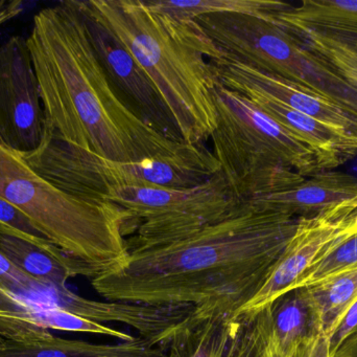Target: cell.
Returning <instances> with one entry per match:
<instances>
[{
	"mask_svg": "<svg viewBox=\"0 0 357 357\" xmlns=\"http://www.w3.org/2000/svg\"><path fill=\"white\" fill-rule=\"evenodd\" d=\"M75 3L107 77L121 101L151 128L173 142L184 143L173 115L150 75L105 25L79 6V0Z\"/></svg>",
	"mask_w": 357,
	"mask_h": 357,
	"instance_id": "8fae6325",
	"label": "cell"
},
{
	"mask_svg": "<svg viewBox=\"0 0 357 357\" xmlns=\"http://www.w3.org/2000/svg\"><path fill=\"white\" fill-rule=\"evenodd\" d=\"M357 195V178L344 172L322 171L300 178L289 188L245 201L259 211L312 218Z\"/></svg>",
	"mask_w": 357,
	"mask_h": 357,
	"instance_id": "4fadbf2b",
	"label": "cell"
},
{
	"mask_svg": "<svg viewBox=\"0 0 357 357\" xmlns=\"http://www.w3.org/2000/svg\"><path fill=\"white\" fill-rule=\"evenodd\" d=\"M146 2L155 10L167 13L178 20H195L197 17L216 13H239L272 18L276 13L293 8L291 4L274 0H152Z\"/></svg>",
	"mask_w": 357,
	"mask_h": 357,
	"instance_id": "44dd1931",
	"label": "cell"
},
{
	"mask_svg": "<svg viewBox=\"0 0 357 357\" xmlns=\"http://www.w3.org/2000/svg\"><path fill=\"white\" fill-rule=\"evenodd\" d=\"M294 138L308 147L319 170L331 171L357 155V142L337 133L322 122L289 108L277 101L255 94H243Z\"/></svg>",
	"mask_w": 357,
	"mask_h": 357,
	"instance_id": "5bb4252c",
	"label": "cell"
},
{
	"mask_svg": "<svg viewBox=\"0 0 357 357\" xmlns=\"http://www.w3.org/2000/svg\"><path fill=\"white\" fill-rule=\"evenodd\" d=\"M326 61L337 73L357 88V62L340 54L328 52H314Z\"/></svg>",
	"mask_w": 357,
	"mask_h": 357,
	"instance_id": "4316f807",
	"label": "cell"
},
{
	"mask_svg": "<svg viewBox=\"0 0 357 357\" xmlns=\"http://www.w3.org/2000/svg\"><path fill=\"white\" fill-rule=\"evenodd\" d=\"M0 232L10 233L38 245H52L20 210L0 197Z\"/></svg>",
	"mask_w": 357,
	"mask_h": 357,
	"instance_id": "d4e9b609",
	"label": "cell"
},
{
	"mask_svg": "<svg viewBox=\"0 0 357 357\" xmlns=\"http://www.w3.org/2000/svg\"><path fill=\"white\" fill-rule=\"evenodd\" d=\"M308 289L323 335L331 339L357 302V262Z\"/></svg>",
	"mask_w": 357,
	"mask_h": 357,
	"instance_id": "ffe728a7",
	"label": "cell"
},
{
	"mask_svg": "<svg viewBox=\"0 0 357 357\" xmlns=\"http://www.w3.org/2000/svg\"><path fill=\"white\" fill-rule=\"evenodd\" d=\"M0 357H167V350L142 337L119 344H92L54 337L36 329L16 339L0 340Z\"/></svg>",
	"mask_w": 357,
	"mask_h": 357,
	"instance_id": "9a60e30c",
	"label": "cell"
},
{
	"mask_svg": "<svg viewBox=\"0 0 357 357\" xmlns=\"http://www.w3.org/2000/svg\"><path fill=\"white\" fill-rule=\"evenodd\" d=\"M46 130L45 111L27 40L0 46V140L19 154L33 152Z\"/></svg>",
	"mask_w": 357,
	"mask_h": 357,
	"instance_id": "30bf717a",
	"label": "cell"
},
{
	"mask_svg": "<svg viewBox=\"0 0 357 357\" xmlns=\"http://www.w3.org/2000/svg\"><path fill=\"white\" fill-rule=\"evenodd\" d=\"M357 232V195L333 205L312 218H299L297 231L281 257L253 295L233 314L249 319L270 307L281 296L293 291L304 272L333 243Z\"/></svg>",
	"mask_w": 357,
	"mask_h": 357,
	"instance_id": "9c48e42d",
	"label": "cell"
},
{
	"mask_svg": "<svg viewBox=\"0 0 357 357\" xmlns=\"http://www.w3.org/2000/svg\"><path fill=\"white\" fill-rule=\"evenodd\" d=\"M357 262V232L317 260L299 279L294 289H310ZM293 289V291H294Z\"/></svg>",
	"mask_w": 357,
	"mask_h": 357,
	"instance_id": "603a6c76",
	"label": "cell"
},
{
	"mask_svg": "<svg viewBox=\"0 0 357 357\" xmlns=\"http://www.w3.org/2000/svg\"><path fill=\"white\" fill-rule=\"evenodd\" d=\"M100 201L114 203L131 221L139 222L135 236L127 241L129 253L186 238L224 219L241 203L220 172L192 188L121 187Z\"/></svg>",
	"mask_w": 357,
	"mask_h": 357,
	"instance_id": "ba28073f",
	"label": "cell"
},
{
	"mask_svg": "<svg viewBox=\"0 0 357 357\" xmlns=\"http://www.w3.org/2000/svg\"><path fill=\"white\" fill-rule=\"evenodd\" d=\"M210 62L218 82L225 87L241 94H255L272 99L357 142V117L328 96L280 75L254 68L224 54L211 59Z\"/></svg>",
	"mask_w": 357,
	"mask_h": 357,
	"instance_id": "7c38bea8",
	"label": "cell"
},
{
	"mask_svg": "<svg viewBox=\"0 0 357 357\" xmlns=\"http://www.w3.org/2000/svg\"><path fill=\"white\" fill-rule=\"evenodd\" d=\"M195 21L225 56L312 88L357 117V88L274 16L216 13Z\"/></svg>",
	"mask_w": 357,
	"mask_h": 357,
	"instance_id": "52a82bcc",
	"label": "cell"
},
{
	"mask_svg": "<svg viewBox=\"0 0 357 357\" xmlns=\"http://www.w3.org/2000/svg\"><path fill=\"white\" fill-rule=\"evenodd\" d=\"M0 253L23 274L48 289L66 287L67 281L77 276L93 278L87 266L54 245H38L10 233L0 232Z\"/></svg>",
	"mask_w": 357,
	"mask_h": 357,
	"instance_id": "e0dca14e",
	"label": "cell"
},
{
	"mask_svg": "<svg viewBox=\"0 0 357 357\" xmlns=\"http://www.w3.org/2000/svg\"><path fill=\"white\" fill-rule=\"evenodd\" d=\"M0 197L20 210L65 255L87 266L92 279L127 262L125 236L131 221L127 212L108 201H85L59 190L1 140Z\"/></svg>",
	"mask_w": 357,
	"mask_h": 357,
	"instance_id": "277c9868",
	"label": "cell"
},
{
	"mask_svg": "<svg viewBox=\"0 0 357 357\" xmlns=\"http://www.w3.org/2000/svg\"><path fill=\"white\" fill-rule=\"evenodd\" d=\"M268 314L271 341L278 357H297L305 344L323 333L308 289L281 296L268 307Z\"/></svg>",
	"mask_w": 357,
	"mask_h": 357,
	"instance_id": "ac0fdd59",
	"label": "cell"
},
{
	"mask_svg": "<svg viewBox=\"0 0 357 357\" xmlns=\"http://www.w3.org/2000/svg\"><path fill=\"white\" fill-rule=\"evenodd\" d=\"M241 326L229 357H268L271 343L268 308L255 316L239 319Z\"/></svg>",
	"mask_w": 357,
	"mask_h": 357,
	"instance_id": "cb8c5ba5",
	"label": "cell"
},
{
	"mask_svg": "<svg viewBox=\"0 0 357 357\" xmlns=\"http://www.w3.org/2000/svg\"><path fill=\"white\" fill-rule=\"evenodd\" d=\"M20 155L59 190L90 201H102L109 190L121 187L192 188L220 172L213 153L204 144L184 143L171 154L142 161H110L64 142L47 126L41 145Z\"/></svg>",
	"mask_w": 357,
	"mask_h": 357,
	"instance_id": "8992f818",
	"label": "cell"
},
{
	"mask_svg": "<svg viewBox=\"0 0 357 357\" xmlns=\"http://www.w3.org/2000/svg\"><path fill=\"white\" fill-rule=\"evenodd\" d=\"M297 357H331V341L320 333L301 348Z\"/></svg>",
	"mask_w": 357,
	"mask_h": 357,
	"instance_id": "83f0119b",
	"label": "cell"
},
{
	"mask_svg": "<svg viewBox=\"0 0 357 357\" xmlns=\"http://www.w3.org/2000/svg\"><path fill=\"white\" fill-rule=\"evenodd\" d=\"M274 17L287 29L357 31V0H304Z\"/></svg>",
	"mask_w": 357,
	"mask_h": 357,
	"instance_id": "d6986e66",
	"label": "cell"
},
{
	"mask_svg": "<svg viewBox=\"0 0 357 357\" xmlns=\"http://www.w3.org/2000/svg\"><path fill=\"white\" fill-rule=\"evenodd\" d=\"M22 10L23 3L20 0H0V25L18 16Z\"/></svg>",
	"mask_w": 357,
	"mask_h": 357,
	"instance_id": "f1b7e54d",
	"label": "cell"
},
{
	"mask_svg": "<svg viewBox=\"0 0 357 357\" xmlns=\"http://www.w3.org/2000/svg\"><path fill=\"white\" fill-rule=\"evenodd\" d=\"M0 285L15 297L22 299L27 295H40L46 287L42 286L33 279L15 268L0 253Z\"/></svg>",
	"mask_w": 357,
	"mask_h": 357,
	"instance_id": "484cf974",
	"label": "cell"
},
{
	"mask_svg": "<svg viewBox=\"0 0 357 357\" xmlns=\"http://www.w3.org/2000/svg\"><path fill=\"white\" fill-rule=\"evenodd\" d=\"M79 6L133 54L173 115L183 142L204 144L216 127L210 60L222 52L195 20H178L142 0H88Z\"/></svg>",
	"mask_w": 357,
	"mask_h": 357,
	"instance_id": "3957f363",
	"label": "cell"
},
{
	"mask_svg": "<svg viewBox=\"0 0 357 357\" xmlns=\"http://www.w3.org/2000/svg\"><path fill=\"white\" fill-rule=\"evenodd\" d=\"M271 343H272V342H271ZM268 357H278V356H277L276 352H275L274 347H273V344H272V349H271L270 356H268Z\"/></svg>",
	"mask_w": 357,
	"mask_h": 357,
	"instance_id": "4dcf8cb0",
	"label": "cell"
},
{
	"mask_svg": "<svg viewBox=\"0 0 357 357\" xmlns=\"http://www.w3.org/2000/svg\"><path fill=\"white\" fill-rule=\"evenodd\" d=\"M298 224L299 218L241 203L186 238L130 252L121 268L92 279L91 285L107 301L234 314L278 261Z\"/></svg>",
	"mask_w": 357,
	"mask_h": 357,
	"instance_id": "6da1fadb",
	"label": "cell"
},
{
	"mask_svg": "<svg viewBox=\"0 0 357 357\" xmlns=\"http://www.w3.org/2000/svg\"><path fill=\"white\" fill-rule=\"evenodd\" d=\"M335 357H357V325Z\"/></svg>",
	"mask_w": 357,
	"mask_h": 357,
	"instance_id": "f546056e",
	"label": "cell"
},
{
	"mask_svg": "<svg viewBox=\"0 0 357 357\" xmlns=\"http://www.w3.org/2000/svg\"><path fill=\"white\" fill-rule=\"evenodd\" d=\"M27 304L29 323L37 328L106 335L121 340V342L133 341L136 339L123 331L110 328L106 325L87 320L59 308L52 307L45 304H33L29 302H27Z\"/></svg>",
	"mask_w": 357,
	"mask_h": 357,
	"instance_id": "7402d4cb",
	"label": "cell"
},
{
	"mask_svg": "<svg viewBox=\"0 0 357 357\" xmlns=\"http://www.w3.org/2000/svg\"><path fill=\"white\" fill-rule=\"evenodd\" d=\"M26 40L46 126L61 140L117 161L171 154L184 144L146 125L121 101L75 0L40 10Z\"/></svg>",
	"mask_w": 357,
	"mask_h": 357,
	"instance_id": "7a4b0ae2",
	"label": "cell"
},
{
	"mask_svg": "<svg viewBox=\"0 0 357 357\" xmlns=\"http://www.w3.org/2000/svg\"><path fill=\"white\" fill-rule=\"evenodd\" d=\"M241 321L220 308H197L169 340L167 357H229Z\"/></svg>",
	"mask_w": 357,
	"mask_h": 357,
	"instance_id": "2e32d148",
	"label": "cell"
},
{
	"mask_svg": "<svg viewBox=\"0 0 357 357\" xmlns=\"http://www.w3.org/2000/svg\"><path fill=\"white\" fill-rule=\"evenodd\" d=\"M213 155L235 196L251 201L321 172L312 151L239 92L218 82L212 92Z\"/></svg>",
	"mask_w": 357,
	"mask_h": 357,
	"instance_id": "5b68a950",
	"label": "cell"
}]
</instances>
